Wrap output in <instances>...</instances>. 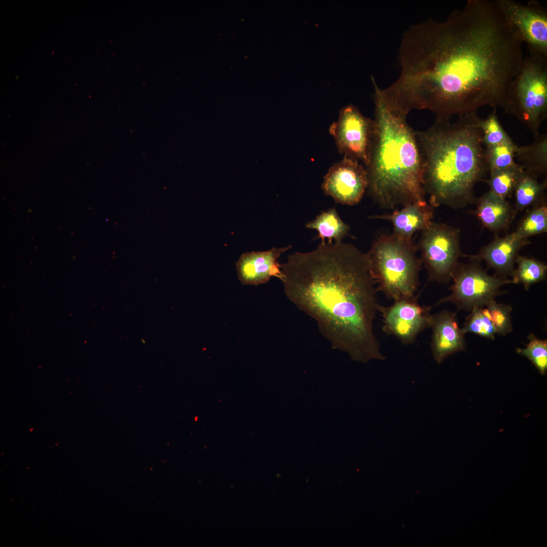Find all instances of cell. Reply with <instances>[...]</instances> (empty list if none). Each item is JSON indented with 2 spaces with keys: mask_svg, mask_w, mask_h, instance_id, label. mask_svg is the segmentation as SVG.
Instances as JSON below:
<instances>
[{
  "mask_svg": "<svg viewBox=\"0 0 547 547\" xmlns=\"http://www.w3.org/2000/svg\"><path fill=\"white\" fill-rule=\"evenodd\" d=\"M477 111L455 122L437 120L415 131L421 156L423 182L429 204L455 209L475 203L474 188L489 172Z\"/></svg>",
  "mask_w": 547,
  "mask_h": 547,
  "instance_id": "3957f363",
  "label": "cell"
},
{
  "mask_svg": "<svg viewBox=\"0 0 547 547\" xmlns=\"http://www.w3.org/2000/svg\"><path fill=\"white\" fill-rule=\"evenodd\" d=\"M529 243L528 239H521L514 232L504 237L495 236L478 254L464 256L480 262L485 261L489 267L494 269L496 275L508 278L513 275L519 251Z\"/></svg>",
  "mask_w": 547,
  "mask_h": 547,
  "instance_id": "5bb4252c",
  "label": "cell"
},
{
  "mask_svg": "<svg viewBox=\"0 0 547 547\" xmlns=\"http://www.w3.org/2000/svg\"><path fill=\"white\" fill-rule=\"evenodd\" d=\"M517 147L512 140L485 147V155L489 172L515 165V153Z\"/></svg>",
  "mask_w": 547,
  "mask_h": 547,
  "instance_id": "cb8c5ba5",
  "label": "cell"
},
{
  "mask_svg": "<svg viewBox=\"0 0 547 547\" xmlns=\"http://www.w3.org/2000/svg\"><path fill=\"white\" fill-rule=\"evenodd\" d=\"M529 342L524 348H518L517 351L527 358L541 375L547 371V340L537 338L533 334L528 337Z\"/></svg>",
  "mask_w": 547,
  "mask_h": 547,
  "instance_id": "484cf974",
  "label": "cell"
},
{
  "mask_svg": "<svg viewBox=\"0 0 547 547\" xmlns=\"http://www.w3.org/2000/svg\"><path fill=\"white\" fill-rule=\"evenodd\" d=\"M291 248H273L267 251L242 254L236 263L238 278L244 285H257L267 283L271 278L283 280L281 265L278 262L282 254Z\"/></svg>",
  "mask_w": 547,
  "mask_h": 547,
  "instance_id": "4fadbf2b",
  "label": "cell"
},
{
  "mask_svg": "<svg viewBox=\"0 0 547 547\" xmlns=\"http://www.w3.org/2000/svg\"><path fill=\"white\" fill-rule=\"evenodd\" d=\"M412 240L393 233L380 236L366 253L371 274L382 291L394 301L417 298L422 264Z\"/></svg>",
  "mask_w": 547,
  "mask_h": 547,
  "instance_id": "5b68a950",
  "label": "cell"
},
{
  "mask_svg": "<svg viewBox=\"0 0 547 547\" xmlns=\"http://www.w3.org/2000/svg\"><path fill=\"white\" fill-rule=\"evenodd\" d=\"M431 347L438 364L449 356L465 349L464 334L458 326L456 312L444 310L432 315Z\"/></svg>",
  "mask_w": 547,
  "mask_h": 547,
  "instance_id": "9a60e30c",
  "label": "cell"
},
{
  "mask_svg": "<svg viewBox=\"0 0 547 547\" xmlns=\"http://www.w3.org/2000/svg\"><path fill=\"white\" fill-rule=\"evenodd\" d=\"M537 179L525 171L521 175L514 191L515 200L514 210L516 213L546 200L545 197L546 180L540 182Z\"/></svg>",
  "mask_w": 547,
  "mask_h": 547,
  "instance_id": "d6986e66",
  "label": "cell"
},
{
  "mask_svg": "<svg viewBox=\"0 0 547 547\" xmlns=\"http://www.w3.org/2000/svg\"><path fill=\"white\" fill-rule=\"evenodd\" d=\"M522 44L495 1L468 0L444 22L429 19L405 31L401 72L381 89L382 99L402 114L427 109L442 120L486 105L504 110Z\"/></svg>",
  "mask_w": 547,
  "mask_h": 547,
  "instance_id": "6da1fadb",
  "label": "cell"
},
{
  "mask_svg": "<svg viewBox=\"0 0 547 547\" xmlns=\"http://www.w3.org/2000/svg\"><path fill=\"white\" fill-rule=\"evenodd\" d=\"M486 306L490 312L496 333L505 336L513 331L511 318L513 309L510 305L497 303L494 299L489 301Z\"/></svg>",
  "mask_w": 547,
  "mask_h": 547,
  "instance_id": "83f0119b",
  "label": "cell"
},
{
  "mask_svg": "<svg viewBox=\"0 0 547 547\" xmlns=\"http://www.w3.org/2000/svg\"><path fill=\"white\" fill-rule=\"evenodd\" d=\"M524 172L522 167L517 163L511 167L490 172L489 191L505 200L511 198Z\"/></svg>",
  "mask_w": 547,
  "mask_h": 547,
  "instance_id": "7402d4cb",
  "label": "cell"
},
{
  "mask_svg": "<svg viewBox=\"0 0 547 547\" xmlns=\"http://www.w3.org/2000/svg\"><path fill=\"white\" fill-rule=\"evenodd\" d=\"M467 263H458L454 272L451 293L440 299L432 307L446 302L454 304L458 310L471 311L481 308L489 301L504 293L500 288L512 283L511 279L497 275L490 276L480 265V262L470 259Z\"/></svg>",
  "mask_w": 547,
  "mask_h": 547,
  "instance_id": "52a82bcc",
  "label": "cell"
},
{
  "mask_svg": "<svg viewBox=\"0 0 547 547\" xmlns=\"http://www.w3.org/2000/svg\"><path fill=\"white\" fill-rule=\"evenodd\" d=\"M368 186L366 167L345 157L329 168L322 184L325 194L337 203L348 206L360 202Z\"/></svg>",
  "mask_w": 547,
  "mask_h": 547,
  "instance_id": "8fae6325",
  "label": "cell"
},
{
  "mask_svg": "<svg viewBox=\"0 0 547 547\" xmlns=\"http://www.w3.org/2000/svg\"><path fill=\"white\" fill-rule=\"evenodd\" d=\"M339 152L368 166L376 132L374 120L365 116L353 104L342 108L329 130Z\"/></svg>",
  "mask_w": 547,
  "mask_h": 547,
  "instance_id": "9c48e42d",
  "label": "cell"
},
{
  "mask_svg": "<svg viewBox=\"0 0 547 547\" xmlns=\"http://www.w3.org/2000/svg\"><path fill=\"white\" fill-rule=\"evenodd\" d=\"M417 249L429 280L447 283L452 280L458 260L464 256L460 248V230L447 224L432 222L421 230Z\"/></svg>",
  "mask_w": 547,
  "mask_h": 547,
  "instance_id": "ba28073f",
  "label": "cell"
},
{
  "mask_svg": "<svg viewBox=\"0 0 547 547\" xmlns=\"http://www.w3.org/2000/svg\"><path fill=\"white\" fill-rule=\"evenodd\" d=\"M434 211V208L423 201L407 205L401 209L394 210L391 213L374 215L371 218L391 222L394 227L393 234L412 240L415 232L422 230L432 222Z\"/></svg>",
  "mask_w": 547,
  "mask_h": 547,
  "instance_id": "2e32d148",
  "label": "cell"
},
{
  "mask_svg": "<svg viewBox=\"0 0 547 547\" xmlns=\"http://www.w3.org/2000/svg\"><path fill=\"white\" fill-rule=\"evenodd\" d=\"M432 307L420 305L417 298L396 301L389 307L381 306L382 330L403 344L412 343L420 332L429 328Z\"/></svg>",
  "mask_w": 547,
  "mask_h": 547,
  "instance_id": "7c38bea8",
  "label": "cell"
},
{
  "mask_svg": "<svg viewBox=\"0 0 547 547\" xmlns=\"http://www.w3.org/2000/svg\"><path fill=\"white\" fill-rule=\"evenodd\" d=\"M376 132L369 163L366 167L368 191L383 209L426 201L423 166L415 131L407 116L389 110L372 77Z\"/></svg>",
  "mask_w": 547,
  "mask_h": 547,
  "instance_id": "277c9868",
  "label": "cell"
},
{
  "mask_svg": "<svg viewBox=\"0 0 547 547\" xmlns=\"http://www.w3.org/2000/svg\"><path fill=\"white\" fill-rule=\"evenodd\" d=\"M480 125L485 147L512 140L500 124L496 107L486 119H481Z\"/></svg>",
  "mask_w": 547,
  "mask_h": 547,
  "instance_id": "d4e9b609",
  "label": "cell"
},
{
  "mask_svg": "<svg viewBox=\"0 0 547 547\" xmlns=\"http://www.w3.org/2000/svg\"><path fill=\"white\" fill-rule=\"evenodd\" d=\"M498 6L515 28L529 53L547 57V10L532 0L524 5L513 0H496Z\"/></svg>",
  "mask_w": 547,
  "mask_h": 547,
  "instance_id": "30bf717a",
  "label": "cell"
},
{
  "mask_svg": "<svg viewBox=\"0 0 547 547\" xmlns=\"http://www.w3.org/2000/svg\"><path fill=\"white\" fill-rule=\"evenodd\" d=\"M524 171L536 178L547 175V134H539L529 145L518 146L515 153Z\"/></svg>",
  "mask_w": 547,
  "mask_h": 547,
  "instance_id": "ac0fdd59",
  "label": "cell"
},
{
  "mask_svg": "<svg viewBox=\"0 0 547 547\" xmlns=\"http://www.w3.org/2000/svg\"><path fill=\"white\" fill-rule=\"evenodd\" d=\"M547 231L546 200L531 208L522 218L514 233L522 239Z\"/></svg>",
  "mask_w": 547,
  "mask_h": 547,
  "instance_id": "603a6c76",
  "label": "cell"
},
{
  "mask_svg": "<svg viewBox=\"0 0 547 547\" xmlns=\"http://www.w3.org/2000/svg\"><path fill=\"white\" fill-rule=\"evenodd\" d=\"M475 203L474 215L484 227L495 233L507 230L517 214L505 199L490 191L477 199Z\"/></svg>",
  "mask_w": 547,
  "mask_h": 547,
  "instance_id": "e0dca14e",
  "label": "cell"
},
{
  "mask_svg": "<svg viewBox=\"0 0 547 547\" xmlns=\"http://www.w3.org/2000/svg\"><path fill=\"white\" fill-rule=\"evenodd\" d=\"M461 328L465 334L471 332L488 339H494L496 331L492 321L483 314L481 308H473Z\"/></svg>",
  "mask_w": 547,
  "mask_h": 547,
  "instance_id": "4316f807",
  "label": "cell"
},
{
  "mask_svg": "<svg viewBox=\"0 0 547 547\" xmlns=\"http://www.w3.org/2000/svg\"><path fill=\"white\" fill-rule=\"evenodd\" d=\"M516 263L518 266L512 277V283L522 284L528 290L533 284L546 280L547 265L544 262L519 254Z\"/></svg>",
  "mask_w": 547,
  "mask_h": 547,
  "instance_id": "44dd1931",
  "label": "cell"
},
{
  "mask_svg": "<svg viewBox=\"0 0 547 547\" xmlns=\"http://www.w3.org/2000/svg\"><path fill=\"white\" fill-rule=\"evenodd\" d=\"M504 112L527 126L534 138L547 117V57L523 58L509 88Z\"/></svg>",
  "mask_w": 547,
  "mask_h": 547,
  "instance_id": "8992f818",
  "label": "cell"
},
{
  "mask_svg": "<svg viewBox=\"0 0 547 547\" xmlns=\"http://www.w3.org/2000/svg\"><path fill=\"white\" fill-rule=\"evenodd\" d=\"M281 270L286 296L316 321L333 348L362 363L385 359L373 331L382 306L366 253L342 241L325 243L290 255Z\"/></svg>",
  "mask_w": 547,
  "mask_h": 547,
  "instance_id": "7a4b0ae2",
  "label": "cell"
},
{
  "mask_svg": "<svg viewBox=\"0 0 547 547\" xmlns=\"http://www.w3.org/2000/svg\"><path fill=\"white\" fill-rule=\"evenodd\" d=\"M306 227L314 229L318 232V238L322 240L321 244L325 243V239L329 243L342 241L347 235L350 227L340 218L336 210L332 208L324 212L317 216L313 221L307 223Z\"/></svg>",
  "mask_w": 547,
  "mask_h": 547,
  "instance_id": "ffe728a7",
  "label": "cell"
}]
</instances>
